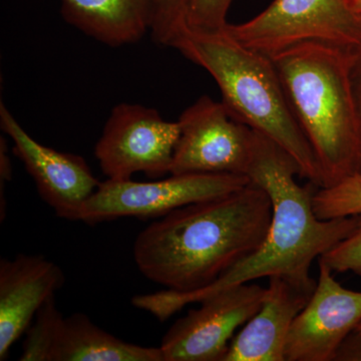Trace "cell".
<instances>
[{
  "instance_id": "6da1fadb",
  "label": "cell",
  "mask_w": 361,
  "mask_h": 361,
  "mask_svg": "<svg viewBox=\"0 0 361 361\" xmlns=\"http://www.w3.org/2000/svg\"><path fill=\"white\" fill-rule=\"evenodd\" d=\"M247 176L267 192L273 206L269 232L257 250L206 288L191 292L167 289L137 295L132 299L135 307L165 322L189 304L200 303L218 292L260 278L283 276L311 283L315 281L310 276L313 261L348 237L360 224L361 216L319 219L313 208L315 193L297 183L295 176H300V170L296 161L257 132Z\"/></svg>"
},
{
  "instance_id": "7a4b0ae2",
  "label": "cell",
  "mask_w": 361,
  "mask_h": 361,
  "mask_svg": "<svg viewBox=\"0 0 361 361\" xmlns=\"http://www.w3.org/2000/svg\"><path fill=\"white\" fill-rule=\"evenodd\" d=\"M272 216L269 195L250 182L151 223L135 239V264L145 277L169 290H201L257 250Z\"/></svg>"
},
{
  "instance_id": "3957f363",
  "label": "cell",
  "mask_w": 361,
  "mask_h": 361,
  "mask_svg": "<svg viewBox=\"0 0 361 361\" xmlns=\"http://www.w3.org/2000/svg\"><path fill=\"white\" fill-rule=\"evenodd\" d=\"M225 27L216 32L188 28L172 47L214 78L221 102L235 118L281 147L296 161L300 177L322 188L319 163L272 59L242 44Z\"/></svg>"
},
{
  "instance_id": "277c9868",
  "label": "cell",
  "mask_w": 361,
  "mask_h": 361,
  "mask_svg": "<svg viewBox=\"0 0 361 361\" xmlns=\"http://www.w3.org/2000/svg\"><path fill=\"white\" fill-rule=\"evenodd\" d=\"M353 54L308 42L272 56L297 122L322 169L323 187L358 172L360 130L350 82Z\"/></svg>"
},
{
  "instance_id": "5b68a950",
  "label": "cell",
  "mask_w": 361,
  "mask_h": 361,
  "mask_svg": "<svg viewBox=\"0 0 361 361\" xmlns=\"http://www.w3.org/2000/svg\"><path fill=\"white\" fill-rule=\"evenodd\" d=\"M225 28L242 44L269 58L308 42L351 54L361 49V16L351 0H273L255 18Z\"/></svg>"
},
{
  "instance_id": "8992f818",
  "label": "cell",
  "mask_w": 361,
  "mask_h": 361,
  "mask_svg": "<svg viewBox=\"0 0 361 361\" xmlns=\"http://www.w3.org/2000/svg\"><path fill=\"white\" fill-rule=\"evenodd\" d=\"M246 175L183 174L149 182H101L80 210L78 221L97 224L123 217L160 218L197 202L211 200L250 184Z\"/></svg>"
},
{
  "instance_id": "52a82bcc",
  "label": "cell",
  "mask_w": 361,
  "mask_h": 361,
  "mask_svg": "<svg viewBox=\"0 0 361 361\" xmlns=\"http://www.w3.org/2000/svg\"><path fill=\"white\" fill-rule=\"evenodd\" d=\"M180 126L156 109L123 103L111 111L94 156L106 179L130 180L137 173L159 179L171 173Z\"/></svg>"
},
{
  "instance_id": "ba28073f",
  "label": "cell",
  "mask_w": 361,
  "mask_h": 361,
  "mask_svg": "<svg viewBox=\"0 0 361 361\" xmlns=\"http://www.w3.org/2000/svg\"><path fill=\"white\" fill-rule=\"evenodd\" d=\"M180 137L171 175H246L255 132L239 122L222 102L199 97L178 120Z\"/></svg>"
},
{
  "instance_id": "9c48e42d",
  "label": "cell",
  "mask_w": 361,
  "mask_h": 361,
  "mask_svg": "<svg viewBox=\"0 0 361 361\" xmlns=\"http://www.w3.org/2000/svg\"><path fill=\"white\" fill-rule=\"evenodd\" d=\"M20 361H164L161 348L123 341L87 315L65 317L51 297L25 332Z\"/></svg>"
},
{
  "instance_id": "30bf717a",
  "label": "cell",
  "mask_w": 361,
  "mask_h": 361,
  "mask_svg": "<svg viewBox=\"0 0 361 361\" xmlns=\"http://www.w3.org/2000/svg\"><path fill=\"white\" fill-rule=\"evenodd\" d=\"M266 288L237 285L202 300L168 330L161 343L164 361H223L235 332L262 305Z\"/></svg>"
},
{
  "instance_id": "8fae6325",
  "label": "cell",
  "mask_w": 361,
  "mask_h": 361,
  "mask_svg": "<svg viewBox=\"0 0 361 361\" xmlns=\"http://www.w3.org/2000/svg\"><path fill=\"white\" fill-rule=\"evenodd\" d=\"M0 127L13 142V152L35 180L37 192L56 216L78 221L80 210L101 182L82 156L63 153L40 144L18 122L4 102Z\"/></svg>"
},
{
  "instance_id": "7c38bea8",
  "label": "cell",
  "mask_w": 361,
  "mask_h": 361,
  "mask_svg": "<svg viewBox=\"0 0 361 361\" xmlns=\"http://www.w3.org/2000/svg\"><path fill=\"white\" fill-rule=\"evenodd\" d=\"M317 285L292 325L285 361H332L342 341L361 322V292L348 290L318 259Z\"/></svg>"
},
{
  "instance_id": "4fadbf2b",
  "label": "cell",
  "mask_w": 361,
  "mask_h": 361,
  "mask_svg": "<svg viewBox=\"0 0 361 361\" xmlns=\"http://www.w3.org/2000/svg\"><path fill=\"white\" fill-rule=\"evenodd\" d=\"M65 273L42 255L18 254L0 261V360L25 334L39 308L56 295Z\"/></svg>"
},
{
  "instance_id": "5bb4252c",
  "label": "cell",
  "mask_w": 361,
  "mask_h": 361,
  "mask_svg": "<svg viewBox=\"0 0 361 361\" xmlns=\"http://www.w3.org/2000/svg\"><path fill=\"white\" fill-rule=\"evenodd\" d=\"M317 281L269 278L262 305L233 337L223 361H285L287 338L297 316L307 305Z\"/></svg>"
},
{
  "instance_id": "9a60e30c",
  "label": "cell",
  "mask_w": 361,
  "mask_h": 361,
  "mask_svg": "<svg viewBox=\"0 0 361 361\" xmlns=\"http://www.w3.org/2000/svg\"><path fill=\"white\" fill-rule=\"evenodd\" d=\"M63 20L109 47L133 44L151 32L155 0H61Z\"/></svg>"
},
{
  "instance_id": "2e32d148",
  "label": "cell",
  "mask_w": 361,
  "mask_h": 361,
  "mask_svg": "<svg viewBox=\"0 0 361 361\" xmlns=\"http://www.w3.org/2000/svg\"><path fill=\"white\" fill-rule=\"evenodd\" d=\"M313 208L319 219L361 216V173L344 178L329 188H319L313 196Z\"/></svg>"
},
{
  "instance_id": "e0dca14e",
  "label": "cell",
  "mask_w": 361,
  "mask_h": 361,
  "mask_svg": "<svg viewBox=\"0 0 361 361\" xmlns=\"http://www.w3.org/2000/svg\"><path fill=\"white\" fill-rule=\"evenodd\" d=\"M187 0H155L151 33L154 42L171 47L188 30Z\"/></svg>"
},
{
  "instance_id": "ac0fdd59",
  "label": "cell",
  "mask_w": 361,
  "mask_h": 361,
  "mask_svg": "<svg viewBox=\"0 0 361 361\" xmlns=\"http://www.w3.org/2000/svg\"><path fill=\"white\" fill-rule=\"evenodd\" d=\"M234 0H187L189 30L216 32L228 25L227 14Z\"/></svg>"
},
{
  "instance_id": "d6986e66",
  "label": "cell",
  "mask_w": 361,
  "mask_h": 361,
  "mask_svg": "<svg viewBox=\"0 0 361 361\" xmlns=\"http://www.w3.org/2000/svg\"><path fill=\"white\" fill-rule=\"evenodd\" d=\"M334 272H351L361 276V219L357 228L322 257Z\"/></svg>"
},
{
  "instance_id": "ffe728a7",
  "label": "cell",
  "mask_w": 361,
  "mask_h": 361,
  "mask_svg": "<svg viewBox=\"0 0 361 361\" xmlns=\"http://www.w3.org/2000/svg\"><path fill=\"white\" fill-rule=\"evenodd\" d=\"M350 82L356 116H357L358 130H360V156L358 172L361 173V49L353 54L350 63Z\"/></svg>"
},
{
  "instance_id": "44dd1931",
  "label": "cell",
  "mask_w": 361,
  "mask_h": 361,
  "mask_svg": "<svg viewBox=\"0 0 361 361\" xmlns=\"http://www.w3.org/2000/svg\"><path fill=\"white\" fill-rule=\"evenodd\" d=\"M332 361H361V330L353 329L342 341Z\"/></svg>"
},
{
  "instance_id": "7402d4cb",
  "label": "cell",
  "mask_w": 361,
  "mask_h": 361,
  "mask_svg": "<svg viewBox=\"0 0 361 361\" xmlns=\"http://www.w3.org/2000/svg\"><path fill=\"white\" fill-rule=\"evenodd\" d=\"M0 177H1V184L4 182H9L13 177L11 159L7 154V145L4 137H1V148H0Z\"/></svg>"
},
{
  "instance_id": "603a6c76",
  "label": "cell",
  "mask_w": 361,
  "mask_h": 361,
  "mask_svg": "<svg viewBox=\"0 0 361 361\" xmlns=\"http://www.w3.org/2000/svg\"><path fill=\"white\" fill-rule=\"evenodd\" d=\"M353 8L355 9L356 13L361 16V0H351Z\"/></svg>"
},
{
  "instance_id": "cb8c5ba5",
  "label": "cell",
  "mask_w": 361,
  "mask_h": 361,
  "mask_svg": "<svg viewBox=\"0 0 361 361\" xmlns=\"http://www.w3.org/2000/svg\"><path fill=\"white\" fill-rule=\"evenodd\" d=\"M355 329L361 330V322L357 325V326H356Z\"/></svg>"
}]
</instances>
